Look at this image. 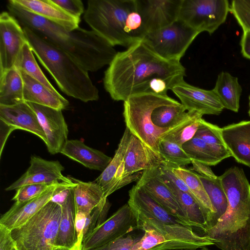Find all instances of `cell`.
<instances>
[{
	"mask_svg": "<svg viewBox=\"0 0 250 250\" xmlns=\"http://www.w3.org/2000/svg\"><path fill=\"white\" fill-rule=\"evenodd\" d=\"M185 76L180 62L160 57L143 39L117 53L104 71L103 83L113 100L124 102L138 94L167 95Z\"/></svg>",
	"mask_w": 250,
	"mask_h": 250,
	"instance_id": "obj_1",
	"label": "cell"
},
{
	"mask_svg": "<svg viewBox=\"0 0 250 250\" xmlns=\"http://www.w3.org/2000/svg\"><path fill=\"white\" fill-rule=\"evenodd\" d=\"M8 12L27 27L62 50L88 72L109 65L117 54L114 47L92 30L81 27L71 31L7 1Z\"/></svg>",
	"mask_w": 250,
	"mask_h": 250,
	"instance_id": "obj_2",
	"label": "cell"
},
{
	"mask_svg": "<svg viewBox=\"0 0 250 250\" xmlns=\"http://www.w3.org/2000/svg\"><path fill=\"white\" fill-rule=\"evenodd\" d=\"M228 206L224 214L203 235L221 250H250V184L243 169L233 167L219 176Z\"/></svg>",
	"mask_w": 250,
	"mask_h": 250,
	"instance_id": "obj_3",
	"label": "cell"
},
{
	"mask_svg": "<svg viewBox=\"0 0 250 250\" xmlns=\"http://www.w3.org/2000/svg\"><path fill=\"white\" fill-rule=\"evenodd\" d=\"M83 19L113 47L128 48L142 41L147 33L136 0H89Z\"/></svg>",
	"mask_w": 250,
	"mask_h": 250,
	"instance_id": "obj_4",
	"label": "cell"
},
{
	"mask_svg": "<svg viewBox=\"0 0 250 250\" xmlns=\"http://www.w3.org/2000/svg\"><path fill=\"white\" fill-rule=\"evenodd\" d=\"M22 27L34 54L62 92L84 103L98 100L99 90L88 71L68 54L31 29Z\"/></svg>",
	"mask_w": 250,
	"mask_h": 250,
	"instance_id": "obj_5",
	"label": "cell"
},
{
	"mask_svg": "<svg viewBox=\"0 0 250 250\" xmlns=\"http://www.w3.org/2000/svg\"><path fill=\"white\" fill-rule=\"evenodd\" d=\"M140 226L145 225L169 239L183 243L191 250L214 245L208 236L196 233L190 226L170 213L137 184L129 191L127 203Z\"/></svg>",
	"mask_w": 250,
	"mask_h": 250,
	"instance_id": "obj_6",
	"label": "cell"
},
{
	"mask_svg": "<svg viewBox=\"0 0 250 250\" xmlns=\"http://www.w3.org/2000/svg\"><path fill=\"white\" fill-rule=\"evenodd\" d=\"M62 213V206L50 201L23 224L11 229L16 250H53Z\"/></svg>",
	"mask_w": 250,
	"mask_h": 250,
	"instance_id": "obj_7",
	"label": "cell"
},
{
	"mask_svg": "<svg viewBox=\"0 0 250 250\" xmlns=\"http://www.w3.org/2000/svg\"><path fill=\"white\" fill-rule=\"evenodd\" d=\"M177 102L167 95L143 93L130 96L124 104L123 115L126 127L132 134L159 153L158 143L161 135L169 129L155 126L151 119L152 112L160 105Z\"/></svg>",
	"mask_w": 250,
	"mask_h": 250,
	"instance_id": "obj_8",
	"label": "cell"
},
{
	"mask_svg": "<svg viewBox=\"0 0 250 250\" xmlns=\"http://www.w3.org/2000/svg\"><path fill=\"white\" fill-rule=\"evenodd\" d=\"M199 34L178 19L167 26L148 32L144 41L163 59L180 62L187 49Z\"/></svg>",
	"mask_w": 250,
	"mask_h": 250,
	"instance_id": "obj_9",
	"label": "cell"
},
{
	"mask_svg": "<svg viewBox=\"0 0 250 250\" xmlns=\"http://www.w3.org/2000/svg\"><path fill=\"white\" fill-rule=\"evenodd\" d=\"M228 0H183L179 19L200 33H213L226 21Z\"/></svg>",
	"mask_w": 250,
	"mask_h": 250,
	"instance_id": "obj_10",
	"label": "cell"
},
{
	"mask_svg": "<svg viewBox=\"0 0 250 250\" xmlns=\"http://www.w3.org/2000/svg\"><path fill=\"white\" fill-rule=\"evenodd\" d=\"M140 227L136 214L127 203L97 227L84 239L82 250L102 247Z\"/></svg>",
	"mask_w": 250,
	"mask_h": 250,
	"instance_id": "obj_11",
	"label": "cell"
},
{
	"mask_svg": "<svg viewBox=\"0 0 250 250\" xmlns=\"http://www.w3.org/2000/svg\"><path fill=\"white\" fill-rule=\"evenodd\" d=\"M27 41L23 27L9 12L0 14V75L13 68Z\"/></svg>",
	"mask_w": 250,
	"mask_h": 250,
	"instance_id": "obj_12",
	"label": "cell"
},
{
	"mask_svg": "<svg viewBox=\"0 0 250 250\" xmlns=\"http://www.w3.org/2000/svg\"><path fill=\"white\" fill-rule=\"evenodd\" d=\"M131 136V132L126 127L114 157L95 180L103 189L106 197L125 186L138 180L142 176V173L138 172L125 178L123 177L125 157Z\"/></svg>",
	"mask_w": 250,
	"mask_h": 250,
	"instance_id": "obj_13",
	"label": "cell"
},
{
	"mask_svg": "<svg viewBox=\"0 0 250 250\" xmlns=\"http://www.w3.org/2000/svg\"><path fill=\"white\" fill-rule=\"evenodd\" d=\"M170 90L188 111L197 112L203 115H218L224 109L213 89L200 88L183 80L174 85Z\"/></svg>",
	"mask_w": 250,
	"mask_h": 250,
	"instance_id": "obj_14",
	"label": "cell"
},
{
	"mask_svg": "<svg viewBox=\"0 0 250 250\" xmlns=\"http://www.w3.org/2000/svg\"><path fill=\"white\" fill-rule=\"evenodd\" d=\"M36 112L45 133L51 154L61 153L67 141L68 129L62 110L27 102Z\"/></svg>",
	"mask_w": 250,
	"mask_h": 250,
	"instance_id": "obj_15",
	"label": "cell"
},
{
	"mask_svg": "<svg viewBox=\"0 0 250 250\" xmlns=\"http://www.w3.org/2000/svg\"><path fill=\"white\" fill-rule=\"evenodd\" d=\"M136 184L168 212L191 227L176 197L164 182L159 167L143 171Z\"/></svg>",
	"mask_w": 250,
	"mask_h": 250,
	"instance_id": "obj_16",
	"label": "cell"
},
{
	"mask_svg": "<svg viewBox=\"0 0 250 250\" xmlns=\"http://www.w3.org/2000/svg\"><path fill=\"white\" fill-rule=\"evenodd\" d=\"M136 1L138 11L148 33L167 26L177 20L183 0Z\"/></svg>",
	"mask_w": 250,
	"mask_h": 250,
	"instance_id": "obj_17",
	"label": "cell"
},
{
	"mask_svg": "<svg viewBox=\"0 0 250 250\" xmlns=\"http://www.w3.org/2000/svg\"><path fill=\"white\" fill-rule=\"evenodd\" d=\"M30 166L17 181L5 188L6 191L17 190L23 186L35 184L53 183L58 181H69V177L64 176V167L58 161H48L37 156H32Z\"/></svg>",
	"mask_w": 250,
	"mask_h": 250,
	"instance_id": "obj_18",
	"label": "cell"
},
{
	"mask_svg": "<svg viewBox=\"0 0 250 250\" xmlns=\"http://www.w3.org/2000/svg\"><path fill=\"white\" fill-rule=\"evenodd\" d=\"M163 162L158 153L131 134L125 157L123 177L160 167Z\"/></svg>",
	"mask_w": 250,
	"mask_h": 250,
	"instance_id": "obj_19",
	"label": "cell"
},
{
	"mask_svg": "<svg viewBox=\"0 0 250 250\" xmlns=\"http://www.w3.org/2000/svg\"><path fill=\"white\" fill-rule=\"evenodd\" d=\"M0 120L15 129H22L38 136L46 143V137L37 115L27 102L12 106L0 105Z\"/></svg>",
	"mask_w": 250,
	"mask_h": 250,
	"instance_id": "obj_20",
	"label": "cell"
},
{
	"mask_svg": "<svg viewBox=\"0 0 250 250\" xmlns=\"http://www.w3.org/2000/svg\"><path fill=\"white\" fill-rule=\"evenodd\" d=\"M224 143L239 163L250 167V121H242L222 128Z\"/></svg>",
	"mask_w": 250,
	"mask_h": 250,
	"instance_id": "obj_21",
	"label": "cell"
},
{
	"mask_svg": "<svg viewBox=\"0 0 250 250\" xmlns=\"http://www.w3.org/2000/svg\"><path fill=\"white\" fill-rule=\"evenodd\" d=\"M61 182L56 183L35 198L22 203H15L1 216L0 225L11 230L23 224L50 201L55 189Z\"/></svg>",
	"mask_w": 250,
	"mask_h": 250,
	"instance_id": "obj_22",
	"label": "cell"
},
{
	"mask_svg": "<svg viewBox=\"0 0 250 250\" xmlns=\"http://www.w3.org/2000/svg\"><path fill=\"white\" fill-rule=\"evenodd\" d=\"M24 9L58 24L67 31L79 27L80 19L69 15L52 0H12Z\"/></svg>",
	"mask_w": 250,
	"mask_h": 250,
	"instance_id": "obj_23",
	"label": "cell"
},
{
	"mask_svg": "<svg viewBox=\"0 0 250 250\" xmlns=\"http://www.w3.org/2000/svg\"><path fill=\"white\" fill-rule=\"evenodd\" d=\"M61 153L87 168L102 172L112 158L77 139L68 140Z\"/></svg>",
	"mask_w": 250,
	"mask_h": 250,
	"instance_id": "obj_24",
	"label": "cell"
},
{
	"mask_svg": "<svg viewBox=\"0 0 250 250\" xmlns=\"http://www.w3.org/2000/svg\"><path fill=\"white\" fill-rule=\"evenodd\" d=\"M21 72L25 102L62 110L68 106L69 102L61 94L55 93L38 81Z\"/></svg>",
	"mask_w": 250,
	"mask_h": 250,
	"instance_id": "obj_25",
	"label": "cell"
},
{
	"mask_svg": "<svg viewBox=\"0 0 250 250\" xmlns=\"http://www.w3.org/2000/svg\"><path fill=\"white\" fill-rule=\"evenodd\" d=\"M62 209L55 246L77 250V238L75 228L77 211L74 198V189L62 206Z\"/></svg>",
	"mask_w": 250,
	"mask_h": 250,
	"instance_id": "obj_26",
	"label": "cell"
},
{
	"mask_svg": "<svg viewBox=\"0 0 250 250\" xmlns=\"http://www.w3.org/2000/svg\"><path fill=\"white\" fill-rule=\"evenodd\" d=\"M224 108L238 112L242 87L236 77L222 71L217 76L213 89Z\"/></svg>",
	"mask_w": 250,
	"mask_h": 250,
	"instance_id": "obj_27",
	"label": "cell"
},
{
	"mask_svg": "<svg viewBox=\"0 0 250 250\" xmlns=\"http://www.w3.org/2000/svg\"><path fill=\"white\" fill-rule=\"evenodd\" d=\"M69 177L76 184L74 198L77 211L88 214L107 199L102 188L95 181L85 182Z\"/></svg>",
	"mask_w": 250,
	"mask_h": 250,
	"instance_id": "obj_28",
	"label": "cell"
},
{
	"mask_svg": "<svg viewBox=\"0 0 250 250\" xmlns=\"http://www.w3.org/2000/svg\"><path fill=\"white\" fill-rule=\"evenodd\" d=\"M24 102L21 72L14 66L0 75V105L12 106Z\"/></svg>",
	"mask_w": 250,
	"mask_h": 250,
	"instance_id": "obj_29",
	"label": "cell"
},
{
	"mask_svg": "<svg viewBox=\"0 0 250 250\" xmlns=\"http://www.w3.org/2000/svg\"><path fill=\"white\" fill-rule=\"evenodd\" d=\"M202 116L199 112L188 111L182 121L162 134L159 139L175 143L182 147L185 143L195 136Z\"/></svg>",
	"mask_w": 250,
	"mask_h": 250,
	"instance_id": "obj_30",
	"label": "cell"
},
{
	"mask_svg": "<svg viewBox=\"0 0 250 250\" xmlns=\"http://www.w3.org/2000/svg\"><path fill=\"white\" fill-rule=\"evenodd\" d=\"M170 167L173 172L186 183L198 203L206 211L212 215L214 219L215 210L204 185L199 178L198 174L196 173L190 169L183 167Z\"/></svg>",
	"mask_w": 250,
	"mask_h": 250,
	"instance_id": "obj_31",
	"label": "cell"
},
{
	"mask_svg": "<svg viewBox=\"0 0 250 250\" xmlns=\"http://www.w3.org/2000/svg\"><path fill=\"white\" fill-rule=\"evenodd\" d=\"M182 148L191 160L208 166H215L229 158L227 155L216 150L196 136L185 143Z\"/></svg>",
	"mask_w": 250,
	"mask_h": 250,
	"instance_id": "obj_32",
	"label": "cell"
},
{
	"mask_svg": "<svg viewBox=\"0 0 250 250\" xmlns=\"http://www.w3.org/2000/svg\"><path fill=\"white\" fill-rule=\"evenodd\" d=\"M140 227L145 230V233L131 250H191L187 245L169 239L150 227L145 225Z\"/></svg>",
	"mask_w": 250,
	"mask_h": 250,
	"instance_id": "obj_33",
	"label": "cell"
},
{
	"mask_svg": "<svg viewBox=\"0 0 250 250\" xmlns=\"http://www.w3.org/2000/svg\"><path fill=\"white\" fill-rule=\"evenodd\" d=\"M184 106L179 102L163 104L152 112L151 119L156 127L170 129L182 121L187 115Z\"/></svg>",
	"mask_w": 250,
	"mask_h": 250,
	"instance_id": "obj_34",
	"label": "cell"
},
{
	"mask_svg": "<svg viewBox=\"0 0 250 250\" xmlns=\"http://www.w3.org/2000/svg\"><path fill=\"white\" fill-rule=\"evenodd\" d=\"M15 66L38 81L52 92L60 94L47 79L38 65L32 49L27 41L23 45Z\"/></svg>",
	"mask_w": 250,
	"mask_h": 250,
	"instance_id": "obj_35",
	"label": "cell"
},
{
	"mask_svg": "<svg viewBox=\"0 0 250 250\" xmlns=\"http://www.w3.org/2000/svg\"><path fill=\"white\" fill-rule=\"evenodd\" d=\"M198 175L215 210L213 227L225 213L228 206V198L219 177L210 178Z\"/></svg>",
	"mask_w": 250,
	"mask_h": 250,
	"instance_id": "obj_36",
	"label": "cell"
},
{
	"mask_svg": "<svg viewBox=\"0 0 250 250\" xmlns=\"http://www.w3.org/2000/svg\"><path fill=\"white\" fill-rule=\"evenodd\" d=\"M158 152L164 161L163 164L170 167H184L191 163L182 146L167 140L159 139Z\"/></svg>",
	"mask_w": 250,
	"mask_h": 250,
	"instance_id": "obj_37",
	"label": "cell"
},
{
	"mask_svg": "<svg viewBox=\"0 0 250 250\" xmlns=\"http://www.w3.org/2000/svg\"><path fill=\"white\" fill-rule=\"evenodd\" d=\"M195 136L201 138L210 146L229 157L231 156L222 137V128L202 118Z\"/></svg>",
	"mask_w": 250,
	"mask_h": 250,
	"instance_id": "obj_38",
	"label": "cell"
},
{
	"mask_svg": "<svg viewBox=\"0 0 250 250\" xmlns=\"http://www.w3.org/2000/svg\"><path fill=\"white\" fill-rule=\"evenodd\" d=\"M144 233L145 230L140 227L102 247L89 250H131Z\"/></svg>",
	"mask_w": 250,
	"mask_h": 250,
	"instance_id": "obj_39",
	"label": "cell"
},
{
	"mask_svg": "<svg viewBox=\"0 0 250 250\" xmlns=\"http://www.w3.org/2000/svg\"><path fill=\"white\" fill-rule=\"evenodd\" d=\"M58 182L53 183L35 184L23 186L16 190V193L12 200L15 201V203L16 204L31 200L42 194Z\"/></svg>",
	"mask_w": 250,
	"mask_h": 250,
	"instance_id": "obj_40",
	"label": "cell"
},
{
	"mask_svg": "<svg viewBox=\"0 0 250 250\" xmlns=\"http://www.w3.org/2000/svg\"><path fill=\"white\" fill-rule=\"evenodd\" d=\"M229 12L233 15L243 31H250V6L246 0H233Z\"/></svg>",
	"mask_w": 250,
	"mask_h": 250,
	"instance_id": "obj_41",
	"label": "cell"
},
{
	"mask_svg": "<svg viewBox=\"0 0 250 250\" xmlns=\"http://www.w3.org/2000/svg\"><path fill=\"white\" fill-rule=\"evenodd\" d=\"M159 167L164 181L168 187L187 193L194 197L186 183L173 172L170 167L163 164Z\"/></svg>",
	"mask_w": 250,
	"mask_h": 250,
	"instance_id": "obj_42",
	"label": "cell"
},
{
	"mask_svg": "<svg viewBox=\"0 0 250 250\" xmlns=\"http://www.w3.org/2000/svg\"><path fill=\"white\" fill-rule=\"evenodd\" d=\"M76 185V183L71 179L69 181H61L55 189L50 201L62 206Z\"/></svg>",
	"mask_w": 250,
	"mask_h": 250,
	"instance_id": "obj_43",
	"label": "cell"
},
{
	"mask_svg": "<svg viewBox=\"0 0 250 250\" xmlns=\"http://www.w3.org/2000/svg\"><path fill=\"white\" fill-rule=\"evenodd\" d=\"M62 10L72 16L81 19V16L84 13V5L81 0H52Z\"/></svg>",
	"mask_w": 250,
	"mask_h": 250,
	"instance_id": "obj_44",
	"label": "cell"
},
{
	"mask_svg": "<svg viewBox=\"0 0 250 250\" xmlns=\"http://www.w3.org/2000/svg\"><path fill=\"white\" fill-rule=\"evenodd\" d=\"M87 214L77 211L75 220V228L77 234V250H82L83 232Z\"/></svg>",
	"mask_w": 250,
	"mask_h": 250,
	"instance_id": "obj_45",
	"label": "cell"
},
{
	"mask_svg": "<svg viewBox=\"0 0 250 250\" xmlns=\"http://www.w3.org/2000/svg\"><path fill=\"white\" fill-rule=\"evenodd\" d=\"M15 248L10 230L0 225V250H12Z\"/></svg>",
	"mask_w": 250,
	"mask_h": 250,
	"instance_id": "obj_46",
	"label": "cell"
},
{
	"mask_svg": "<svg viewBox=\"0 0 250 250\" xmlns=\"http://www.w3.org/2000/svg\"><path fill=\"white\" fill-rule=\"evenodd\" d=\"M191 164L192 167L190 169L196 171L199 175L210 178H215L217 177L209 166L194 160H191Z\"/></svg>",
	"mask_w": 250,
	"mask_h": 250,
	"instance_id": "obj_47",
	"label": "cell"
},
{
	"mask_svg": "<svg viewBox=\"0 0 250 250\" xmlns=\"http://www.w3.org/2000/svg\"><path fill=\"white\" fill-rule=\"evenodd\" d=\"M240 45L242 56L250 60V31H243Z\"/></svg>",
	"mask_w": 250,
	"mask_h": 250,
	"instance_id": "obj_48",
	"label": "cell"
},
{
	"mask_svg": "<svg viewBox=\"0 0 250 250\" xmlns=\"http://www.w3.org/2000/svg\"><path fill=\"white\" fill-rule=\"evenodd\" d=\"M0 157L2 149L6 140L9 134L15 129L12 126L7 124L3 121L0 120Z\"/></svg>",
	"mask_w": 250,
	"mask_h": 250,
	"instance_id": "obj_49",
	"label": "cell"
},
{
	"mask_svg": "<svg viewBox=\"0 0 250 250\" xmlns=\"http://www.w3.org/2000/svg\"><path fill=\"white\" fill-rule=\"evenodd\" d=\"M53 250H70L68 249L63 248V247H55Z\"/></svg>",
	"mask_w": 250,
	"mask_h": 250,
	"instance_id": "obj_50",
	"label": "cell"
},
{
	"mask_svg": "<svg viewBox=\"0 0 250 250\" xmlns=\"http://www.w3.org/2000/svg\"><path fill=\"white\" fill-rule=\"evenodd\" d=\"M209 250L208 248L206 247H203L202 248L197 249H193V250Z\"/></svg>",
	"mask_w": 250,
	"mask_h": 250,
	"instance_id": "obj_51",
	"label": "cell"
},
{
	"mask_svg": "<svg viewBox=\"0 0 250 250\" xmlns=\"http://www.w3.org/2000/svg\"><path fill=\"white\" fill-rule=\"evenodd\" d=\"M249 110H248V113H249V116H250V94L249 96Z\"/></svg>",
	"mask_w": 250,
	"mask_h": 250,
	"instance_id": "obj_52",
	"label": "cell"
},
{
	"mask_svg": "<svg viewBox=\"0 0 250 250\" xmlns=\"http://www.w3.org/2000/svg\"><path fill=\"white\" fill-rule=\"evenodd\" d=\"M247 3L249 4V5L250 6V0H246Z\"/></svg>",
	"mask_w": 250,
	"mask_h": 250,
	"instance_id": "obj_53",
	"label": "cell"
},
{
	"mask_svg": "<svg viewBox=\"0 0 250 250\" xmlns=\"http://www.w3.org/2000/svg\"><path fill=\"white\" fill-rule=\"evenodd\" d=\"M16 250V248H14V249H13V250Z\"/></svg>",
	"mask_w": 250,
	"mask_h": 250,
	"instance_id": "obj_54",
	"label": "cell"
}]
</instances>
